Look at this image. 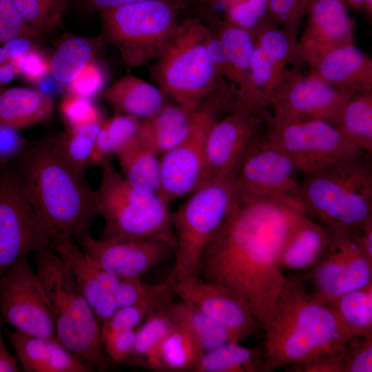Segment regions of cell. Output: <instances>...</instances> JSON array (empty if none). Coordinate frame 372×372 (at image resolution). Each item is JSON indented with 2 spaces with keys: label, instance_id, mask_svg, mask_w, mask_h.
Masks as SVG:
<instances>
[{
  "label": "cell",
  "instance_id": "1",
  "mask_svg": "<svg viewBox=\"0 0 372 372\" xmlns=\"http://www.w3.org/2000/svg\"><path fill=\"white\" fill-rule=\"evenodd\" d=\"M304 214L308 215L300 203L237 193L204 251L199 276L234 293L260 325L287 280L280 264L284 242Z\"/></svg>",
  "mask_w": 372,
  "mask_h": 372
},
{
  "label": "cell",
  "instance_id": "2",
  "mask_svg": "<svg viewBox=\"0 0 372 372\" xmlns=\"http://www.w3.org/2000/svg\"><path fill=\"white\" fill-rule=\"evenodd\" d=\"M260 327L265 331L263 372L338 353L353 338L333 310L295 278H287Z\"/></svg>",
  "mask_w": 372,
  "mask_h": 372
},
{
  "label": "cell",
  "instance_id": "3",
  "mask_svg": "<svg viewBox=\"0 0 372 372\" xmlns=\"http://www.w3.org/2000/svg\"><path fill=\"white\" fill-rule=\"evenodd\" d=\"M17 158L24 191L50 242L61 237L79 239L90 233L99 216L96 191L90 187L84 172L64 158L54 136L26 147Z\"/></svg>",
  "mask_w": 372,
  "mask_h": 372
},
{
  "label": "cell",
  "instance_id": "4",
  "mask_svg": "<svg viewBox=\"0 0 372 372\" xmlns=\"http://www.w3.org/2000/svg\"><path fill=\"white\" fill-rule=\"evenodd\" d=\"M35 271L54 320L56 339L93 370L114 364L104 352L101 326L68 263L50 247L34 252Z\"/></svg>",
  "mask_w": 372,
  "mask_h": 372
},
{
  "label": "cell",
  "instance_id": "5",
  "mask_svg": "<svg viewBox=\"0 0 372 372\" xmlns=\"http://www.w3.org/2000/svg\"><path fill=\"white\" fill-rule=\"evenodd\" d=\"M371 154L362 152L305 175L300 197L307 214L345 228L372 216Z\"/></svg>",
  "mask_w": 372,
  "mask_h": 372
},
{
  "label": "cell",
  "instance_id": "6",
  "mask_svg": "<svg viewBox=\"0 0 372 372\" xmlns=\"http://www.w3.org/2000/svg\"><path fill=\"white\" fill-rule=\"evenodd\" d=\"M207 30L198 17L179 21L152 68L165 96L189 112L202 107L219 88L220 77L206 48Z\"/></svg>",
  "mask_w": 372,
  "mask_h": 372
},
{
  "label": "cell",
  "instance_id": "7",
  "mask_svg": "<svg viewBox=\"0 0 372 372\" xmlns=\"http://www.w3.org/2000/svg\"><path fill=\"white\" fill-rule=\"evenodd\" d=\"M96 190L99 215L104 220L101 238L156 239L175 250V236L167 199L132 187L109 161L101 165Z\"/></svg>",
  "mask_w": 372,
  "mask_h": 372
},
{
  "label": "cell",
  "instance_id": "8",
  "mask_svg": "<svg viewBox=\"0 0 372 372\" xmlns=\"http://www.w3.org/2000/svg\"><path fill=\"white\" fill-rule=\"evenodd\" d=\"M238 169L224 178L204 183L172 213L176 246L174 269L167 280L199 276L204 251L226 220L236 199Z\"/></svg>",
  "mask_w": 372,
  "mask_h": 372
},
{
  "label": "cell",
  "instance_id": "9",
  "mask_svg": "<svg viewBox=\"0 0 372 372\" xmlns=\"http://www.w3.org/2000/svg\"><path fill=\"white\" fill-rule=\"evenodd\" d=\"M187 4L150 0L99 11L103 37L119 51L124 64L138 67L159 56Z\"/></svg>",
  "mask_w": 372,
  "mask_h": 372
},
{
  "label": "cell",
  "instance_id": "10",
  "mask_svg": "<svg viewBox=\"0 0 372 372\" xmlns=\"http://www.w3.org/2000/svg\"><path fill=\"white\" fill-rule=\"evenodd\" d=\"M267 141L282 151L304 175L363 151L331 122L311 119L271 125Z\"/></svg>",
  "mask_w": 372,
  "mask_h": 372
},
{
  "label": "cell",
  "instance_id": "11",
  "mask_svg": "<svg viewBox=\"0 0 372 372\" xmlns=\"http://www.w3.org/2000/svg\"><path fill=\"white\" fill-rule=\"evenodd\" d=\"M17 168L0 172V278L31 252L50 247Z\"/></svg>",
  "mask_w": 372,
  "mask_h": 372
},
{
  "label": "cell",
  "instance_id": "12",
  "mask_svg": "<svg viewBox=\"0 0 372 372\" xmlns=\"http://www.w3.org/2000/svg\"><path fill=\"white\" fill-rule=\"evenodd\" d=\"M328 243L308 275L313 296L328 304L342 294L372 283V260L349 229L324 225Z\"/></svg>",
  "mask_w": 372,
  "mask_h": 372
},
{
  "label": "cell",
  "instance_id": "13",
  "mask_svg": "<svg viewBox=\"0 0 372 372\" xmlns=\"http://www.w3.org/2000/svg\"><path fill=\"white\" fill-rule=\"evenodd\" d=\"M221 109L218 103L207 101L194 112L185 138L161 155V194L169 202L189 195L204 183L206 140Z\"/></svg>",
  "mask_w": 372,
  "mask_h": 372
},
{
  "label": "cell",
  "instance_id": "14",
  "mask_svg": "<svg viewBox=\"0 0 372 372\" xmlns=\"http://www.w3.org/2000/svg\"><path fill=\"white\" fill-rule=\"evenodd\" d=\"M0 320L21 333L56 339L52 313L27 258L0 278Z\"/></svg>",
  "mask_w": 372,
  "mask_h": 372
},
{
  "label": "cell",
  "instance_id": "15",
  "mask_svg": "<svg viewBox=\"0 0 372 372\" xmlns=\"http://www.w3.org/2000/svg\"><path fill=\"white\" fill-rule=\"evenodd\" d=\"M298 172L288 156L271 145L265 135L260 138L256 135L240 165L236 192L242 196L275 198L303 205Z\"/></svg>",
  "mask_w": 372,
  "mask_h": 372
},
{
  "label": "cell",
  "instance_id": "16",
  "mask_svg": "<svg viewBox=\"0 0 372 372\" xmlns=\"http://www.w3.org/2000/svg\"><path fill=\"white\" fill-rule=\"evenodd\" d=\"M353 94L324 81L313 70L307 74L298 72L284 83L271 101V124L319 119L335 125Z\"/></svg>",
  "mask_w": 372,
  "mask_h": 372
},
{
  "label": "cell",
  "instance_id": "17",
  "mask_svg": "<svg viewBox=\"0 0 372 372\" xmlns=\"http://www.w3.org/2000/svg\"><path fill=\"white\" fill-rule=\"evenodd\" d=\"M77 240L99 267L121 279L142 278L174 254L169 245L156 239H96L88 233Z\"/></svg>",
  "mask_w": 372,
  "mask_h": 372
},
{
  "label": "cell",
  "instance_id": "18",
  "mask_svg": "<svg viewBox=\"0 0 372 372\" xmlns=\"http://www.w3.org/2000/svg\"><path fill=\"white\" fill-rule=\"evenodd\" d=\"M262 113L236 108L214 123L206 140L204 183L224 178L240 167L257 135Z\"/></svg>",
  "mask_w": 372,
  "mask_h": 372
},
{
  "label": "cell",
  "instance_id": "19",
  "mask_svg": "<svg viewBox=\"0 0 372 372\" xmlns=\"http://www.w3.org/2000/svg\"><path fill=\"white\" fill-rule=\"evenodd\" d=\"M167 280L174 295L223 325L239 342L261 328L246 303L227 288L200 276Z\"/></svg>",
  "mask_w": 372,
  "mask_h": 372
},
{
  "label": "cell",
  "instance_id": "20",
  "mask_svg": "<svg viewBox=\"0 0 372 372\" xmlns=\"http://www.w3.org/2000/svg\"><path fill=\"white\" fill-rule=\"evenodd\" d=\"M298 41L300 56L313 69L327 54L353 44V23L344 0H316Z\"/></svg>",
  "mask_w": 372,
  "mask_h": 372
},
{
  "label": "cell",
  "instance_id": "21",
  "mask_svg": "<svg viewBox=\"0 0 372 372\" xmlns=\"http://www.w3.org/2000/svg\"><path fill=\"white\" fill-rule=\"evenodd\" d=\"M72 237L58 238L50 244L70 265L77 285L101 326L118 309L116 294L121 278L99 267Z\"/></svg>",
  "mask_w": 372,
  "mask_h": 372
},
{
  "label": "cell",
  "instance_id": "22",
  "mask_svg": "<svg viewBox=\"0 0 372 372\" xmlns=\"http://www.w3.org/2000/svg\"><path fill=\"white\" fill-rule=\"evenodd\" d=\"M7 335L27 372H90L84 360L57 339L34 336L12 330Z\"/></svg>",
  "mask_w": 372,
  "mask_h": 372
},
{
  "label": "cell",
  "instance_id": "23",
  "mask_svg": "<svg viewBox=\"0 0 372 372\" xmlns=\"http://www.w3.org/2000/svg\"><path fill=\"white\" fill-rule=\"evenodd\" d=\"M324 81L353 93L372 91V59L354 44L324 55L312 69Z\"/></svg>",
  "mask_w": 372,
  "mask_h": 372
},
{
  "label": "cell",
  "instance_id": "24",
  "mask_svg": "<svg viewBox=\"0 0 372 372\" xmlns=\"http://www.w3.org/2000/svg\"><path fill=\"white\" fill-rule=\"evenodd\" d=\"M296 72L278 69L256 44L245 87L234 95L232 110L239 107L263 112L284 83Z\"/></svg>",
  "mask_w": 372,
  "mask_h": 372
},
{
  "label": "cell",
  "instance_id": "25",
  "mask_svg": "<svg viewBox=\"0 0 372 372\" xmlns=\"http://www.w3.org/2000/svg\"><path fill=\"white\" fill-rule=\"evenodd\" d=\"M328 243L324 225L302 215L290 229L280 254L282 269H311L319 260Z\"/></svg>",
  "mask_w": 372,
  "mask_h": 372
},
{
  "label": "cell",
  "instance_id": "26",
  "mask_svg": "<svg viewBox=\"0 0 372 372\" xmlns=\"http://www.w3.org/2000/svg\"><path fill=\"white\" fill-rule=\"evenodd\" d=\"M102 96L116 113L140 120L158 112L165 103L161 90L133 75L125 76L103 90Z\"/></svg>",
  "mask_w": 372,
  "mask_h": 372
},
{
  "label": "cell",
  "instance_id": "27",
  "mask_svg": "<svg viewBox=\"0 0 372 372\" xmlns=\"http://www.w3.org/2000/svg\"><path fill=\"white\" fill-rule=\"evenodd\" d=\"M52 98L37 90L15 87L0 93V123L20 130L52 116Z\"/></svg>",
  "mask_w": 372,
  "mask_h": 372
},
{
  "label": "cell",
  "instance_id": "28",
  "mask_svg": "<svg viewBox=\"0 0 372 372\" xmlns=\"http://www.w3.org/2000/svg\"><path fill=\"white\" fill-rule=\"evenodd\" d=\"M193 113L176 103L165 104L152 116L141 120L136 134L158 155H162L187 135Z\"/></svg>",
  "mask_w": 372,
  "mask_h": 372
},
{
  "label": "cell",
  "instance_id": "29",
  "mask_svg": "<svg viewBox=\"0 0 372 372\" xmlns=\"http://www.w3.org/2000/svg\"><path fill=\"white\" fill-rule=\"evenodd\" d=\"M115 155L122 176L132 187L145 193L161 194L160 158L137 134Z\"/></svg>",
  "mask_w": 372,
  "mask_h": 372
},
{
  "label": "cell",
  "instance_id": "30",
  "mask_svg": "<svg viewBox=\"0 0 372 372\" xmlns=\"http://www.w3.org/2000/svg\"><path fill=\"white\" fill-rule=\"evenodd\" d=\"M169 304L151 313L136 329L133 349L124 364L161 372V347L174 322Z\"/></svg>",
  "mask_w": 372,
  "mask_h": 372
},
{
  "label": "cell",
  "instance_id": "31",
  "mask_svg": "<svg viewBox=\"0 0 372 372\" xmlns=\"http://www.w3.org/2000/svg\"><path fill=\"white\" fill-rule=\"evenodd\" d=\"M262 347L231 342L204 352L192 372H263Z\"/></svg>",
  "mask_w": 372,
  "mask_h": 372
},
{
  "label": "cell",
  "instance_id": "32",
  "mask_svg": "<svg viewBox=\"0 0 372 372\" xmlns=\"http://www.w3.org/2000/svg\"><path fill=\"white\" fill-rule=\"evenodd\" d=\"M230 69L231 88L236 92L245 85L256 47L252 31L228 22L222 24L217 32Z\"/></svg>",
  "mask_w": 372,
  "mask_h": 372
},
{
  "label": "cell",
  "instance_id": "33",
  "mask_svg": "<svg viewBox=\"0 0 372 372\" xmlns=\"http://www.w3.org/2000/svg\"><path fill=\"white\" fill-rule=\"evenodd\" d=\"M204 352L194 334L174 320L161 347V372H192Z\"/></svg>",
  "mask_w": 372,
  "mask_h": 372
},
{
  "label": "cell",
  "instance_id": "34",
  "mask_svg": "<svg viewBox=\"0 0 372 372\" xmlns=\"http://www.w3.org/2000/svg\"><path fill=\"white\" fill-rule=\"evenodd\" d=\"M335 125L359 149L372 153V91L353 94Z\"/></svg>",
  "mask_w": 372,
  "mask_h": 372
},
{
  "label": "cell",
  "instance_id": "35",
  "mask_svg": "<svg viewBox=\"0 0 372 372\" xmlns=\"http://www.w3.org/2000/svg\"><path fill=\"white\" fill-rule=\"evenodd\" d=\"M168 309L173 320L194 334L205 352L228 342H239L229 329L187 302L172 300Z\"/></svg>",
  "mask_w": 372,
  "mask_h": 372
},
{
  "label": "cell",
  "instance_id": "36",
  "mask_svg": "<svg viewBox=\"0 0 372 372\" xmlns=\"http://www.w3.org/2000/svg\"><path fill=\"white\" fill-rule=\"evenodd\" d=\"M252 32L256 44L278 69L290 73L298 72L296 67L304 62L296 37L265 19Z\"/></svg>",
  "mask_w": 372,
  "mask_h": 372
},
{
  "label": "cell",
  "instance_id": "37",
  "mask_svg": "<svg viewBox=\"0 0 372 372\" xmlns=\"http://www.w3.org/2000/svg\"><path fill=\"white\" fill-rule=\"evenodd\" d=\"M353 337H372V283L328 304Z\"/></svg>",
  "mask_w": 372,
  "mask_h": 372
},
{
  "label": "cell",
  "instance_id": "38",
  "mask_svg": "<svg viewBox=\"0 0 372 372\" xmlns=\"http://www.w3.org/2000/svg\"><path fill=\"white\" fill-rule=\"evenodd\" d=\"M99 39L72 37L64 41L50 61L52 77L61 84H69L93 60Z\"/></svg>",
  "mask_w": 372,
  "mask_h": 372
},
{
  "label": "cell",
  "instance_id": "39",
  "mask_svg": "<svg viewBox=\"0 0 372 372\" xmlns=\"http://www.w3.org/2000/svg\"><path fill=\"white\" fill-rule=\"evenodd\" d=\"M102 122L78 127H68L64 132L54 136L55 143L64 158L82 172H84L88 165Z\"/></svg>",
  "mask_w": 372,
  "mask_h": 372
},
{
  "label": "cell",
  "instance_id": "40",
  "mask_svg": "<svg viewBox=\"0 0 372 372\" xmlns=\"http://www.w3.org/2000/svg\"><path fill=\"white\" fill-rule=\"evenodd\" d=\"M24 21L41 35L58 27L66 0H10Z\"/></svg>",
  "mask_w": 372,
  "mask_h": 372
},
{
  "label": "cell",
  "instance_id": "41",
  "mask_svg": "<svg viewBox=\"0 0 372 372\" xmlns=\"http://www.w3.org/2000/svg\"><path fill=\"white\" fill-rule=\"evenodd\" d=\"M174 296L169 291L119 308L101 326V332L136 329L151 313L168 305Z\"/></svg>",
  "mask_w": 372,
  "mask_h": 372
},
{
  "label": "cell",
  "instance_id": "42",
  "mask_svg": "<svg viewBox=\"0 0 372 372\" xmlns=\"http://www.w3.org/2000/svg\"><path fill=\"white\" fill-rule=\"evenodd\" d=\"M316 0H269L265 20L297 38L300 21Z\"/></svg>",
  "mask_w": 372,
  "mask_h": 372
},
{
  "label": "cell",
  "instance_id": "43",
  "mask_svg": "<svg viewBox=\"0 0 372 372\" xmlns=\"http://www.w3.org/2000/svg\"><path fill=\"white\" fill-rule=\"evenodd\" d=\"M60 111L68 127H78L102 121L99 110L90 98L71 92L63 97Z\"/></svg>",
  "mask_w": 372,
  "mask_h": 372
},
{
  "label": "cell",
  "instance_id": "44",
  "mask_svg": "<svg viewBox=\"0 0 372 372\" xmlns=\"http://www.w3.org/2000/svg\"><path fill=\"white\" fill-rule=\"evenodd\" d=\"M41 36L22 18L10 0H0V45L17 38Z\"/></svg>",
  "mask_w": 372,
  "mask_h": 372
},
{
  "label": "cell",
  "instance_id": "45",
  "mask_svg": "<svg viewBox=\"0 0 372 372\" xmlns=\"http://www.w3.org/2000/svg\"><path fill=\"white\" fill-rule=\"evenodd\" d=\"M269 0H245L226 9L227 22L254 30L267 17Z\"/></svg>",
  "mask_w": 372,
  "mask_h": 372
},
{
  "label": "cell",
  "instance_id": "46",
  "mask_svg": "<svg viewBox=\"0 0 372 372\" xmlns=\"http://www.w3.org/2000/svg\"><path fill=\"white\" fill-rule=\"evenodd\" d=\"M141 120L133 116L116 113L112 118L103 121L105 129L115 154L136 134Z\"/></svg>",
  "mask_w": 372,
  "mask_h": 372
},
{
  "label": "cell",
  "instance_id": "47",
  "mask_svg": "<svg viewBox=\"0 0 372 372\" xmlns=\"http://www.w3.org/2000/svg\"><path fill=\"white\" fill-rule=\"evenodd\" d=\"M135 332L136 329L101 332L104 352L111 361L124 364L132 351Z\"/></svg>",
  "mask_w": 372,
  "mask_h": 372
},
{
  "label": "cell",
  "instance_id": "48",
  "mask_svg": "<svg viewBox=\"0 0 372 372\" xmlns=\"http://www.w3.org/2000/svg\"><path fill=\"white\" fill-rule=\"evenodd\" d=\"M344 353L347 372L372 371V337H353L347 344Z\"/></svg>",
  "mask_w": 372,
  "mask_h": 372
},
{
  "label": "cell",
  "instance_id": "49",
  "mask_svg": "<svg viewBox=\"0 0 372 372\" xmlns=\"http://www.w3.org/2000/svg\"><path fill=\"white\" fill-rule=\"evenodd\" d=\"M104 81L102 68L92 60L69 83L70 92L90 98L101 90Z\"/></svg>",
  "mask_w": 372,
  "mask_h": 372
},
{
  "label": "cell",
  "instance_id": "50",
  "mask_svg": "<svg viewBox=\"0 0 372 372\" xmlns=\"http://www.w3.org/2000/svg\"><path fill=\"white\" fill-rule=\"evenodd\" d=\"M12 62L17 74L22 75L26 80L34 83H39L50 72V62L33 48Z\"/></svg>",
  "mask_w": 372,
  "mask_h": 372
},
{
  "label": "cell",
  "instance_id": "51",
  "mask_svg": "<svg viewBox=\"0 0 372 372\" xmlns=\"http://www.w3.org/2000/svg\"><path fill=\"white\" fill-rule=\"evenodd\" d=\"M19 131L0 123V172L8 160L18 157L26 148V141Z\"/></svg>",
  "mask_w": 372,
  "mask_h": 372
},
{
  "label": "cell",
  "instance_id": "52",
  "mask_svg": "<svg viewBox=\"0 0 372 372\" xmlns=\"http://www.w3.org/2000/svg\"><path fill=\"white\" fill-rule=\"evenodd\" d=\"M206 48L220 78H225L230 82L231 73L228 61L221 41L217 33H213L207 27Z\"/></svg>",
  "mask_w": 372,
  "mask_h": 372
},
{
  "label": "cell",
  "instance_id": "53",
  "mask_svg": "<svg viewBox=\"0 0 372 372\" xmlns=\"http://www.w3.org/2000/svg\"><path fill=\"white\" fill-rule=\"evenodd\" d=\"M349 229L358 245L372 260V216Z\"/></svg>",
  "mask_w": 372,
  "mask_h": 372
},
{
  "label": "cell",
  "instance_id": "54",
  "mask_svg": "<svg viewBox=\"0 0 372 372\" xmlns=\"http://www.w3.org/2000/svg\"><path fill=\"white\" fill-rule=\"evenodd\" d=\"M3 45L11 61L16 59L32 49L31 40L23 37L12 39Z\"/></svg>",
  "mask_w": 372,
  "mask_h": 372
},
{
  "label": "cell",
  "instance_id": "55",
  "mask_svg": "<svg viewBox=\"0 0 372 372\" xmlns=\"http://www.w3.org/2000/svg\"><path fill=\"white\" fill-rule=\"evenodd\" d=\"M150 0H84L87 6L93 10L99 12L103 10L114 8L122 6L129 5L132 3L146 1ZM178 1L188 5L193 0H167Z\"/></svg>",
  "mask_w": 372,
  "mask_h": 372
},
{
  "label": "cell",
  "instance_id": "56",
  "mask_svg": "<svg viewBox=\"0 0 372 372\" xmlns=\"http://www.w3.org/2000/svg\"><path fill=\"white\" fill-rule=\"evenodd\" d=\"M2 321L0 320V372L19 371L17 363L6 347L2 337Z\"/></svg>",
  "mask_w": 372,
  "mask_h": 372
},
{
  "label": "cell",
  "instance_id": "57",
  "mask_svg": "<svg viewBox=\"0 0 372 372\" xmlns=\"http://www.w3.org/2000/svg\"><path fill=\"white\" fill-rule=\"evenodd\" d=\"M16 75V69L12 61L0 64V85L10 82Z\"/></svg>",
  "mask_w": 372,
  "mask_h": 372
},
{
  "label": "cell",
  "instance_id": "58",
  "mask_svg": "<svg viewBox=\"0 0 372 372\" xmlns=\"http://www.w3.org/2000/svg\"><path fill=\"white\" fill-rule=\"evenodd\" d=\"M56 82L57 81L52 76V77L45 76L37 84L39 85V91L49 95L50 93L52 94L56 92L57 87Z\"/></svg>",
  "mask_w": 372,
  "mask_h": 372
},
{
  "label": "cell",
  "instance_id": "59",
  "mask_svg": "<svg viewBox=\"0 0 372 372\" xmlns=\"http://www.w3.org/2000/svg\"><path fill=\"white\" fill-rule=\"evenodd\" d=\"M219 2L220 4H222L225 9H227L228 8L233 6L234 5L238 4L245 0H215Z\"/></svg>",
  "mask_w": 372,
  "mask_h": 372
},
{
  "label": "cell",
  "instance_id": "60",
  "mask_svg": "<svg viewBox=\"0 0 372 372\" xmlns=\"http://www.w3.org/2000/svg\"><path fill=\"white\" fill-rule=\"evenodd\" d=\"M346 1L351 7H353L355 10H360L364 8V0H346Z\"/></svg>",
  "mask_w": 372,
  "mask_h": 372
},
{
  "label": "cell",
  "instance_id": "61",
  "mask_svg": "<svg viewBox=\"0 0 372 372\" xmlns=\"http://www.w3.org/2000/svg\"><path fill=\"white\" fill-rule=\"evenodd\" d=\"M10 61L11 60L3 47H0V64L7 63Z\"/></svg>",
  "mask_w": 372,
  "mask_h": 372
},
{
  "label": "cell",
  "instance_id": "62",
  "mask_svg": "<svg viewBox=\"0 0 372 372\" xmlns=\"http://www.w3.org/2000/svg\"><path fill=\"white\" fill-rule=\"evenodd\" d=\"M363 9L371 19L372 15V0H364Z\"/></svg>",
  "mask_w": 372,
  "mask_h": 372
},
{
  "label": "cell",
  "instance_id": "63",
  "mask_svg": "<svg viewBox=\"0 0 372 372\" xmlns=\"http://www.w3.org/2000/svg\"><path fill=\"white\" fill-rule=\"evenodd\" d=\"M1 86H0V93H1Z\"/></svg>",
  "mask_w": 372,
  "mask_h": 372
}]
</instances>
